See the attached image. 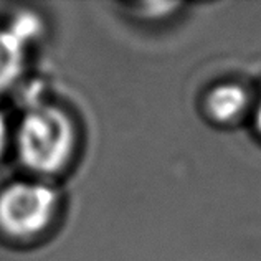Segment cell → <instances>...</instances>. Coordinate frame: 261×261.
<instances>
[{"mask_svg": "<svg viewBox=\"0 0 261 261\" xmlns=\"http://www.w3.org/2000/svg\"><path fill=\"white\" fill-rule=\"evenodd\" d=\"M17 155L20 164L37 175L61 172L71 161L76 130L63 108L32 102L18 121Z\"/></svg>", "mask_w": 261, "mask_h": 261, "instance_id": "6da1fadb", "label": "cell"}, {"mask_svg": "<svg viewBox=\"0 0 261 261\" xmlns=\"http://www.w3.org/2000/svg\"><path fill=\"white\" fill-rule=\"evenodd\" d=\"M58 192L45 182L18 180L0 190V233L33 240L50 226L58 210Z\"/></svg>", "mask_w": 261, "mask_h": 261, "instance_id": "7a4b0ae2", "label": "cell"}, {"mask_svg": "<svg viewBox=\"0 0 261 261\" xmlns=\"http://www.w3.org/2000/svg\"><path fill=\"white\" fill-rule=\"evenodd\" d=\"M40 30L33 15H22L10 25L0 27V94H5L22 78L29 46Z\"/></svg>", "mask_w": 261, "mask_h": 261, "instance_id": "3957f363", "label": "cell"}, {"mask_svg": "<svg viewBox=\"0 0 261 261\" xmlns=\"http://www.w3.org/2000/svg\"><path fill=\"white\" fill-rule=\"evenodd\" d=\"M248 105V96L238 85H220L207 98V109L212 118L228 122L237 119Z\"/></svg>", "mask_w": 261, "mask_h": 261, "instance_id": "277c9868", "label": "cell"}, {"mask_svg": "<svg viewBox=\"0 0 261 261\" xmlns=\"http://www.w3.org/2000/svg\"><path fill=\"white\" fill-rule=\"evenodd\" d=\"M7 142H9V126H7L5 116L0 113V157L5 152Z\"/></svg>", "mask_w": 261, "mask_h": 261, "instance_id": "5b68a950", "label": "cell"}, {"mask_svg": "<svg viewBox=\"0 0 261 261\" xmlns=\"http://www.w3.org/2000/svg\"><path fill=\"white\" fill-rule=\"evenodd\" d=\"M255 124H256L258 130L261 133V99H259L258 106H256V113H255Z\"/></svg>", "mask_w": 261, "mask_h": 261, "instance_id": "8992f818", "label": "cell"}]
</instances>
